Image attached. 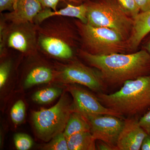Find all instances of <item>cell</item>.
Masks as SVG:
<instances>
[{
  "instance_id": "cell-1",
  "label": "cell",
  "mask_w": 150,
  "mask_h": 150,
  "mask_svg": "<svg viewBox=\"0 0 150 150\" xmlns=\"http://www.w3.org/2000/svg\"><path fill=\"white\" fill-rule=\"evenodd\" d=\"M80 56L100 73L106 85H121L150 75V55L145 50L129 54L93 55L80 49Z\"/></svg>"
},
{
  "instance_id": "cell-2",
  "label": "cell",
  "mask_w": 150,
  "mask_h": 150,
  "mask_svg": "<svg viewBox=\"0 0 150 150\" xmlns=\"http://www.w3.org/2000/svg\"><path fill=\"white\" fill-rule=\"evenodd\" d=\"M105 107L121 116L136 117L150 107V75L127 81L116 92L97 96Z\"/></svg>"
},
{
  "instance_id": "cell-3",
  "label": "cell",
  "mask_w": 150,
  "mask_h": 150,
  "mask_svg": "<svg viewBox=\"0 0 150 150\" xmlns=\"http://www.w3.org/2000/svg\"><path fill=\"white\" fill-rule=\"evenodd\" d=\"M66 18H49L37 24V30L38 49L52 57L67 60L74 56L76 36Z\"/></svg>"
},
{
  "instance_id": "cell-4",
  "label": "cell",
  "mask_w": 150,
  "mask_h": 150,
  "mask_svg": "<svg viewBox=\"0 0 150 150\" xmlns=\"http://www.w3.org/2000/svg\"><path fill=\"white\" fill-rule=\"evenodd\" d=\"M88 24L108 28L118 33L126 40L131 36L134 19L117 0H85Z\"/></svg>"
},
{
  "instance_id": "cell-5",
  "label": "cell",
  "mask_w": 150,
  "mask_h": 150,
  "mask_svg": "<svg viewBox=\"0 0 150 150\" xmlns=\"http://www.w3.org/2000/svg\"><path fill=\"white\" fill-rule=\"evenodd\" d=\"M74 23L81 43V49L86 52L104 56L131 51L127 40L113 30L92 26L78 19Z\"/></svg>"
},
{
  "instance_id": "cell-6",
  "label": "cell",
  "mask_w": 150,
  "mask_h": 150,
  "mask_svg": "<svg viewBox=\"0 0 150 150\" xmlns=\"http://www.w3.org/2000/svg\"><path fill=\"white\" fill-rule=\"evenodd\" d=\"M8 48L25 54L35 53L38 49L37 24L34 23H14L1 18L0 24L1 56L5 55Z\"/></svg>"
},
{
  "instance_id": "cell-7",
  "label": "cell",
  "mask_w": 150,
  "mask_h": 150,
  "mask_svg": "<svg viewBox=\"0 0 150 150\" xmlns=\"http://www.w3.org/2000/svg\"><path fill=\"white\" fill-rule=\"evenodd\" d=\"M73 111V103L64 95L53 107L33 112V121L39 138L48 142L63 132Z\"/></svg>"
},
{
  "instance_id": "cell-8",
  "label": "cell",
  "mask_w": 150,
  "mask_h": 150,
  "mask_svg": "<svg viewBox=\"0 0 150 150\" xmlns=\"http://www.w3.org/2000/svg\"><path fill=\"white\" fill-rule=\"evenodd\" d=\"M56 75L65 83L81 85L98 93L106 88L107 85L99 72L81 62H74L63 66L56 72Z\"/></svg>"
},
{
  "instance_id": "cell-9",
  "label": "cell",
  "mask_w": 150,
  "mask_h": 150,
  "mask_svg": "<svg viewBox=\"0 0 150 150\" xmlns=\"http://www.w3.org/2000/svg\"><path fill=\"white\" fill-rule=\"evenodd\" d=\"M83 115L90 125L91 132L96 140L117 147V141L123 128L124 121L112 115L94 114Z\"/></svg>"
},
{
  "instance_id": "cell-10",
  "label": "cell",
  "mask_w": 150,
  "mask_h": 150,
  "mask_svg": "<svg viewBox=\"0 0 150 150\" xmlns=\"http://www.w3.org/2000/svg\"><path fill=\"white\" fill-rule=\"evenodd\" d=\"M68 90L74 99V110L83 115L89 114L114 115L122 118V116L114 110L107 108L99 101L97 97L79 86H68Z\"/></svg>"
},
{
  "instance_id": "cell-11",
  "label": "cell",
  "mask_w": 150,
  "mask_h": 150,
  "mask_svg": "<svg viewBox=\"0 0 150 150\" xmlns=\"http://www.w3.org/2000/svg\"><path fill=\"white\" fill-rule=\"evenodd\" d=\"M148 136L140 126L136 117H129L124 121V124L118 141V150H139L143 141Z\"/></svg>"
},
{
  "instance_id": "cell-12",
  "label": "cell",
  "mask_w": 150,
  "mask_h": 150,
  "mask_svg": "<svg viewBox=\"0 0 150 150\" xmlns=\"http://www.w3.org/2000/svg\"><path fill=\"white\" fill-rule=\"evenodd\" d=\"M43 9L38 0H18L14 10L3 15L6 21L14 23H34V19Z\"/></svg>"
},
{
  "instance_id": "cell-13",
  "label": "cell",
  "mask_w": 150,
  "mask_h": 150,
  "mask_svg": "<svg viewBox=\"0 0 150 150\" xmlns=\"http://www.w3.org/2000/svg\"><path fill=\"white\" fill-rule=\"evenodd\" d=\"M67 3L64 8L54 11L50 8H43L34 19V23L39 24L45 20L53 16H62L77 18L84 23H88L87 7L84 3L78 6H74Z\"/></svg>"
},
{
  "instance_id": "cell-14",
  "label": "cell",
  "mask_w": 150,
  "mask_h": 150,
  "mask_svg": "<svg viewBox=\"0 0 150 150\" xmlns=\"http://www.w3.org/2000/svg\"><path fill=\"white\" fill-rule=\"evenodd\" d=\"M133 19L132 33L127 40L131 51L137 50L142 40L150 32V10L140 12Z\"/></svg>"
},
{
  "instance_id": "cell-15",
  "label": "cell",
  "mask_w": 150,
  "mask_h": 150,
  "mask_svg": "<svg viewBox=\"0 0 150 150\" xmlns=\"http://www.w3.org/2000/svg\"><path fill=\"white\" fill-rule=\"evenodd\" d=\"M67 139L69 150H97L96 140L91 131L74 134Z\"/></svg>"
},
{
  "instance_id": "cell-16",
  "label": "cell",
  "mask_w": 150,
  "mask_h": 150,
  "mask_svg": "<svg viewBox=\"0 0 150 150\" xmlns=\"http://www.w3.org/2000/svg\"><path fill=\"white\" fill-rule=\"evenodd\" d=\"M85 131H91L88 121L83 114L74 110L70 114L64 132L65 137L67 139L74 134Z\"/></svg>"
},
{
  "instance_id": "cell-17",
  "label": "cell",
  "mask_w": 150,
  "mask_h": 150,
  "mask_svg": "<svg viewBox=\"0 0 150 150\" xmlns=\"http://www.w3.org/2000/svg\"><path fill=\"white\" fill-rule=\"evenodd\" d=\"M55 74L51 68L38 66L30 70L24 82V86L28 88L39 84L47 83L53 79Z\"/></svg>"
},
{
  "instance_id": "cell-18",
  "label": "cell",
  "mask_w": 150,
  "mask_h": 150,
  "mask_svg": "<svg viewBox=\"0 0 150 150\" xmlns=\"http://www.w3.org/2000/svg\"><path fill=\"white\" fill-rule=\"evenodd\" d=\"M62 92V90L59 88H46L35 93L33 96V99L40 104L49 103L57 98Z\"/></svg>"
},
{
  "instance_id": "cell-19",
  "label": "cell",
  "mask_w": 150,
  "mask_h": 150,
  "mask_svg": "<svg viewBox=\"0 0 150 150\" xmlns=\"http://www.w3.org/2000/svg\"><path fill=\"white\" fill-rule=\"evenodd\" d=\"M43 149L48 150H68V142L64 132L59 133L53 137L50 142L46 144Z\"/></svg>"
},
{
  "instance_id": "cell-20",
  "label": "cell",
  "mask_w": 150,
  "mask_h": 150,
  "mask_svg": "<svg viewBox=\"0 0 150 150\" xmlns=\"http://www.w3.org/2000/svg\"><path fill=\"white\" fill-rule=\"evenodd\" d=\"M25 113V105L22 100L17 101L11 111V116L13 122L15 124L21 123L24 119Z\"/></svg>"
},
{
  "instance_id": "cell-21",
  "label": "cell",
  "mask_w": 150,
  "mask_h": 150,
  "mask_svg": "<svg viewBox=\"0 0 150 150\" xmlns=\"http://www.w3.org/2000/svg\"><path fill=\"white\" fill-rule=\"evenodd\" d=\"M14 142L17 149L29 150L32 146L33 141L27 134H17L14 137Z\"/></svg>"
},
{
  "instance_id": "cell-22",
  "label": "cell",
  "mask_w": 150,
  "mask_h": 150,
  "mask_svg": "<svg viewBox=\"0 0 150 150\" xmlns=\"http://www.w3.org/2000/svg\"><path fill=\"white\" fill-rule=\"evenodd\" d=\"M126 13L134 19L141 11L134 0H117Z\"/></svg>"
},
{
  "instance_id": "cell-23",
  "label": "cell",
  "mask_w": 150,
  "mask_h": 150,
  "mask_svg": "<svg viewBox=\"0 0 150 150\" xmlns=\"http://www.w3.org/2000/svg\"><path fill=\"white\" fill-rule=\"evenodd\" d=\"M11 64L10 61L3 62L0 66V88H2L6 83L10 72Z\"/></svg>"
},
{
  "instance_id": "cell-24",
  "label": "cell",
  "mask_w": 150,
  "mask_h": 150,
  "mask_svg": "<svg viewBox=\"0 0 150 150\" xmlns=\"http://www.w3.org/2000/svg\"><path fill=\"white\" fill-rule=\"evenodd\" d=\"M43 8H50L52 10L56 11L57 6L60 1L74 3L77 4L75 0H38Z\"/></svg>"
},
{
  "instance_id": "cell-25",
  "label": "cell",
  "mask_w": 150,
  "mask_h": 150,
  "mask_svg": "<svg viewBox=\"0 0 150 150\" xmlns=\"http://www.w3.org/2000/svg\"><path fill=\"white\" fill-rule=\"evenodd\" d=\"M18 0H0V12L13 11L16 7Z\"/></svg>"
},
{
  "instance_id": "cell-26",
  "label": "cell",
  "mask_w": 150,
  "mask_h": 150,
  "mask_svg": "<svg viewBox=\"0 0 150 150\" xmlns=\"http://www.w3.org/2000/svg\"><path fill=\"white\" fill-rule=\"evenodd\" d=\"M140 126L150 136V110L139 120Z\"/></svg>"
},
{
  "instance_id": "cell-27",
  "label": "cell",
  "mask_w": 150,
  "mask_h": 150,
  "mask_svg": "<svg viewBox=\"0 0 150 150\" xmlns=\"http://www.w3.org/2000/svg\"><path fill=\"white\" fill-rule=\"evenodd\" d=\"M141 12L150 10V0H134Z\"/></svg>"
},
{
  "instance_id": "cell-28",
  "label": "cell",
  "mask_w": 150,
  "mask_h": 150,
  "mask_svg": "<svg viewBox=\"0 0 150 150\" xmlns=\"http://www.w3.org/2000/svg\"><path fill=\"white\" fill-rule=\"evenodd\" d=\"M96 149L99 150H118L116 147L100 141L97 144Z\"/></svg>"
},
{
  "instance_id": "cell-29",
  "label": "cell",
  "mask_w": 150,
  "mask_h": 150,
  "mask_svg": "<svg viewBox=\"0 0 150 150\" xmlns=\"http://www.w3.org/2000/svg\"><path fill=\"white\" fill-rule=\"evenodd\" d=\"M141 150H150V136L148 135L142 143Z\"/></svg>"
},
{
  "instance_id": "cell-30",
  "label": "cell",
  "mask_w": 150,
  "mask_h": 150,
  "mask_svg": "<svg viewBox=\"0 0 150 150\" xmlns=\"http://www.w3.org/2000/svg\"><path fill=\"white\" fill-rule=\"evenodd\" d=\"M150 55V39L145 44L144 49Z\"/></svg>"
},
{
  "instance_id": "cell-31",
  "label": "cell",
  "mask_w": 150,
  "mask_h": 150,
  "mask_svg": "<svg viewBox=\"0 0 150 150\" xmlns=\"http://www.w3.org/2000/svg\"><path fill=\"white\" fill-rule=\"evenodd\" d=\"M77 4H81V3H83L84 1L85 0H75Z\"/></svg>"
}]
</instances>
